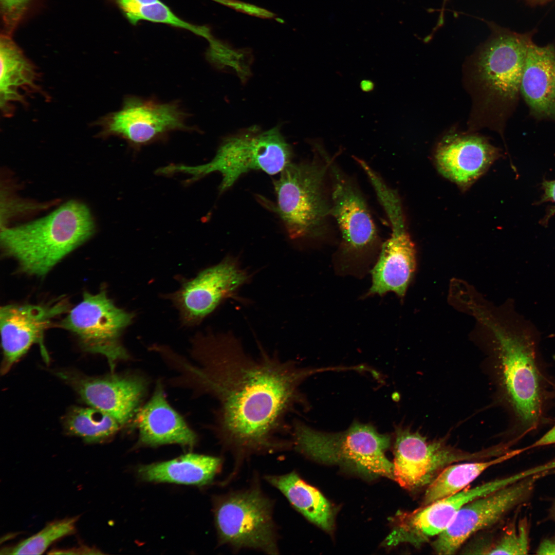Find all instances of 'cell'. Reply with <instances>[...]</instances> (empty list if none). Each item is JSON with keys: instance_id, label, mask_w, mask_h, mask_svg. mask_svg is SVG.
Returning <instances> with one entry per match:
<instances>
[{"instance_id": "6da1fadb", "label": "cell", "mask_w": 555, "mask_h": 555, "mask_svg": "<svg viewBox=\"0 0 555 555\" xmlns=\"http://www.w3.org/2000/svg\"><path fill=\"white\" fill-rule=\"evenodd\" d=\"M192 363L172 351L167 363L178 375L172 383L218 402L214 430L226 446L243 453L288 448L287 416L305 403L299 386L327 368L301 367L261 348L254 358L231 333H198L192 340Z\"/></svg>"}, {"instance_id": "7a4b0ae2", "label": "cell", "mask_w": 555, "mask_h": 555, "mask_svg": "<svg viewBox=\"0 0 555 555\" xmlns=\"http://www.w3.org/2000/svg\"><path fill=\"white\" fill-rule=\"evenodd\" d=\"M491 327L501 392L512 418L508 442L513 446L555 423L550 414L555 405V378L543 358L540 334L530 321L520 316L513 329Z\"/></svg>"}, {"instance_id": "3957f363", "label": "cell", "mask_w": 555, "mask_h": 555, "mask_svg": "<svg viewBox=\"0 0 555 555\" xmlns=\"http://www.w3.org/2000/svg\"><path fill=\"white\" fill-rule=\"evenodd\" d=\"M94 224L87 207L70 201L36 220L4 228L1 245L24 272L47 274L59 262L92 234Z\"/></svg>"}, {"instance_id": "277c9868", "label": "cell", "mask_w": 555, "mask_h": 555, "mask_svg": "<svg viewBox=\"0 0 555 555\" xmlns=\"http://www.w3.org/2000/svg\"><path fill=\"white\" fill-rule=\"evenodd\" d=\"M530 33L501 29L479 50L474 60L472 79L477 105L489 123L503 135L506 123L517 105Z\"/></svg>"}, {"instance_id": "5b68a950", "label": "cell", "mask_w": 555, "mask_h": 555, "mask_svg": "<svg viewBox=\"0 0 555 555\" xmlns=\"http://www.w3.org/2000/svg\"><path fill=\"white\" fill-rule=\"evenodd\" d=\"M291 432L295 450L314 460L340 465L369 478H393V463L385 455L391 437L371 424L357 422L343 432L328 433L297 420Z\"/></svg>"}, {"instance_id": "8992f818", "label": "cell", "mask_w": 555, "mask_h": 555, "mask_svg": "<svg viewBox=\"0 0 555 555\" xmlns=\"http://www.w3.org/2000/svg\"><path fill=\"white\" fill-rule=\"evenodd\" d=\"M292 151L280 128L262 130L253 126L226 137L209 162L197 166L170 165L164 174L183 173L196 181L213 172L221 175V193L231 188L243 174L261 170L269 175L280 174L291 162Z\"/></svg>"}, {"instance_id": "52a82bcc", "label": "cell", "mask_w": 555, "mask_h": 555, "mask_svg": "<svg viewBox=\"0 0 555 555\" xmlns=\"http://www.w3.org/2000/svg\"><path fill=\"white\" fill-rule=\"evenodd\" d=\"M320 156L322 160L316 156L291 162L274 181L275 212L292 240L316 238L326 231L331 216L326 186L328 165Z\"/></svg>"}, {"instance_id": "ba28073f", "label": "cell", "mask_w": 555, "mask_h": 555, "mask_svg": "<svg viewBox=\"0 0 555 555\" xmlns=\"http://www.w3.org/2000/svg\"><path fill=\"white\" fill-rule=\"evenodd\" d=\"M134 318L133 313L117 307L102 289L95 294L84 292L59 325L72 333L84 350L104 356L113 372L118 362L130 358L121 337Z\"/></svg>"}, {"instance_id": "9c48e42d", "label": "cell", "mask_w": 555, "mask_h": 555, "mask_svg": "<svg viewBox=\"0 0 555 555\" xmlns=\"http://www.w3.org/2000/svg\"><path fill=\"white\" fill-rule=\"evenodd\" d=\"M272 510L271 501L257 487L218 497L214 513L220 542L278 553Z\"/></svg>"}, {"instance_id": "30bf717a", "label": "cell", "mask_w": 555, "mask_h": 555, "mask_svg": "<svg viewBox=\"0 0 555 555\" xmlns=\"http://www.w3.org/2000/svg\"><path fill=\"white\" fill-rule=\"evenodd\" d=\"M551 473L545 471L525 477L465 505L433 542L435 552L455 553L473 534L497 524L528 502L538 481Z\"/></svg>"}, {"instance_id": "8fae6325", "label": "cell", "mask_w": 555, "mask_h": 555, "mask_svg": "<svg viewBox=\"0 0 555 555\" xmlns=\"http://www.w3.org/2000/svg\"><path fill=\"white\" fill-rule=\"evenodd\" d=\"M374 191L390 221L391 233L371 271L372 285L368 294L382 295L391 291L403 297L416 269L415 246L407 231L396 191L385 182L377 184Z\"/></svg>"}, {"instance_id": "7c38bea8", "label": "cell", "mask_w": 555, "mask_h": 555, "mask_svg": "<svg viewBox=\"0 0 555 555\" xmlns=\"http://www.w3.org/2000/svg\"><path fill=\"white\" fill-rule=\"evenodd\" d=\"M394 449L393 479L410 491L427 487L444 468L455 462L497 455L495 448L485 452H464L400 428L396 432Z\"/></svg>"}, {"instance_id": "4fadbf2b", "label": "cell", "mask_w": 555, "mask_h": 555, "mask_svg": "<svg viewBox=\"0 0 555 555\" xmlns=\"http://www.w3.org/2000/svg\"><path fill=\"white\" fill-rule=\"evenodd\" d=\"M251 275L238 259L227 256L219 263L184 281L180 288L167 297L178 310L182 324L198 325L224 301L236 297Z\"/></svg>"}, {"instance_id": "5bb4252c", "label": "cell", "mask_w": 555, "mask_h": 555, "mask_svg": "<svg viewBox=\"0 0 555 555\" xmlns=\"http://www.w3.org/2000/svg\"><path fill=\"white\" fill-rule=\"evenodd\" d=\"M187 117L176 102L128 96L120 110L104 117L99 124L103 136L120 137L138 149L163 138L170 132L189 130Z\"/></svg>"}, {"instance_id": "9a60e30c", "label": "cell", "mask_w": 555, "mask_h": 555, "mask_svg": "<svg viewBox=\"0 0 555 555\" xmlns=\"http://www.w3.org/2000/svg\"><path fill=\"white\" fill-rule=\"evenodd\" d=\"M514 482L512 474L472 488L467 487L411 512L398 511L392 519L393 529L384 543L391 547L403 543L419 546L443 532L465 505Z\"/></svg>"}, {"instance_id": "2e32d148", "label": "cell", "mask_w": 555, "mask_h": 555, "mask_svg": "<svg viewBox=\"0 0 555 555\" xmlns=\"http://www.w3.org/2000/svg\"><path fill=\"white\" fill-rule=\"evenodd\" d=\"M331 180V215L342 237L341 253L349 262L361 260L377 244V231L362 194L328 153L324 155Z\"/></svg>"}, {"instance_id": "e0dca14e", "label": "cell", "mask_w": 555, "mask_h": 555, "mask_svg": "<svg viewBox=\"0 0 555 555\" xmlns=\"http://www.w3.org/2000/svg\"><path fill=\"white\" fill-rule=\"evenodd\" d=\"M57 374L86 404L111 416L122 427L133 419L147 388V382L139 375L90 377L66 370Z\"/></svg>"}, {"instance_id": "ac0fdd59", "label": "cell", "mask_w": 555, "mask_h": 555, "mask_svg": "<svg viewBox=\"0 0 555 555\" xmlns=\"http://www.w3.org/2000/svg\"><path fill=\"white\" fill-rule=\"evenodd\" d=\"M69 310L66 300L47 304H8L0 309L3 358L2 374H6L37 343L57 317Z\"/></svg>"}, {"instance_id": "d6986e66", "label": "cell", "mask_w": 555, "mask_h": 555, "mask_svg": "<svg viewBox=\"0 0 555 555\" xmlns=\"http://www.w3.org/2000/svg\"><path fill=\"white\" fill-rule=\"evenodd\" d=\"M501 156L499 150L484 137L451 133L438 144L435 160L443 176L466 190Z\"/></svg>"}, {"instance_id": "ffe728a7", "label": "cell", "mask_w": 555, "mask_h": 555, "mask_svg": "<svg viewBox=\"0 0 555 555\" xmlns=\"http://www.w3.org/2000/svg\"><path fill=\"white\" fill-rule=\"evenodd\" d=\"M132 421L133 428L138 431V446L175 443L192 447L197 440L194 432L167 401L160 382L150 399L139 408Z\"/></svg>"}, {"instance_id": "44dd1931", "label": "cell", "mask_w": 555, "mask_h": 555, "mask_svg": "<svg viewBox=\"0 0 555 555\" xmlns=\"http://www.w3.org/2000/svg\"><path fill=\"white\" fill-rule=\"evenodd\" d=\"M521 95L538 120L555 122V47L539 46L533 41L526 55Z\"/></svg>"}, {"instance_id": "7402d4cb", "label": "cell", "mask_w": 555, "mask_h": 555, "mask_svg": "<svg viewBox=\"0 0 555 555\" xmlns=\"http://www.w3.org/2000/svg\"><path fill=\"white\" fill-rule=\"evenodd\" d=\"M220 466L218 457L189 453L169 461L142 466L138 473L145 481L201 486L213 479Z\"/></svg>"}, {"instance_id": "603a6c76", "label": "cell", "mask_w": 555, "mask_h": 555, "mask_svg": "<svg viewBox=\"0 0 555 555\" xmlns=\"http://www.w3.org/2000/svg\"><path fill=\"white\" fill-rule=\"evenodd\" d=\"M290 504L308 520L327 531L333 526V509L316 488L303 480L295 472L266 476Z\"/></svg>"}, {"instance_id": "cb8c5ba5", "label": "cell", "mask_w": 555, "mask_h": 555, "mask_svg": "<svg viewBox=\"0 0 555 555\" xmlns=\"http://www.w3.org/2000/svg\"><path fill=\"white\" fill-rule=\"evenodd\" d=\"M516 455L517 450H511L488 460L453 464L447 466L427 487L422 506L462 490L489 468Z\"/></svg>"}, {"instance_id": "d4e9b609", "label": "cell", "mask_w": 555, "mask_h": 555, "mask_svg": "<svg viewBox=\"0 0 555 555\" xmlns=\"http://www.w3.org/2000/svg\"><path fill=\"white\" fill-rule=\"evenodd\" d=\"M0 53L1 104L5 111L10 102L24 100L20 89L36 87L34 85L36 73L33 66L8 40L1 41Z\"/></svg>"}, {"instance_id": "484cf974", "label": "cell", "mask_w": 555, "mask_h": 555, "mask_svg": "<svg viewBox=\"0 0 555 555\" xmlns=\"http://www.w3.org/2000/svg\"><path fill=\"white\" fill-rule=\"evenodd\" d=\"M63 423L69 434L89 443L108 440L122 427L111 416L90 406L71 408L65 415Z\"/></svg>"}, {"instance_id": "4316f807", "label": "cell", "mask_w": 555, "mask_h": 555, "mask_svg": "<svg viewBox=\"0 0 555 555\" xmlns=\"http://www.w3.org/2000/svg\"><path fill=\"white\" fill-rule=\"evenodd\" d=\"M78 517L55 521L47 525L37 533L20 542L16 545L5 548L4 554H40L52 543L65 536L73 533Z\"/></svg>"}, {"instance_id": "83f0119b", "label": "cell", "mask_w": 555, "mask_h": 555, "mask_svg": "<svg viewBox=\"0 0 555 555\" xmlns=\"http://www.w3.org/2000/svg\"><path fill=\"white\" fill-rule=\"evenodd\" d=\"M209 62L217 68L230 67L244 81L250 75L251 54L245 49H235L215 38L209 42L206 53Z\"/></svg>"}, {"instance_id": "f1b7e54d", "label": "cell", "mask_w": 555, "mask_h": 555, "mask_svg": "<svg viewBox=\"0 0 555 555\" xmlns=\"http://www.w3.org/2000/svg\"><path fill=\"white\" fill-rule=\"evenodd\" d=\"M141 21L163 23L184 29L208 41L213 37L210 29L207 26H197L181 19L160 0L140 7L128 21L133 25H136Z\"/></svg>"}, {"instance_id": "f546056e", "label": "cell", "mask_w": 555, "mask_h": 555, "mask_svg": "<svg viewBox=\"0 0 555 555\" xmlns=\"http://www.w3.org/2000/svg\"><path fill=\"white\" fill-rule=\"evenodd\" d=\"M530 522L526 516L511 523L494 543L484 551L487 554H526L530 550Z\"/></svg>"}, {"instance_id": "4dcf8cb0", "label": "cell", "mask_w": 555, "mask_h": 555, "mask_svg": "<svg viewBox=\"0 0 555 555\" xmlns=\"http://www.w3.org/2000/svg\"><path fill=\"white\" fill-rule=\"evenodd\" d=\"M219 3L251 15L262 18H273L275 14L266 9L236 0H213Z\"/></svg>"}, {"instance_id": "1f68e13d", "label": "cell", "mask_w": 555, "mask_h": 555, "mask_svg": "<svg viewBox=\"0 0 555 555\" xmlns=\"http://www.w3.org/2000/svg\"><path fill=\"white\" fill-rule=\"evenodd\" d=\"M126 18L129 19L141 6L158 0H115Z\"/></svg>"}, {"instance_id": "d6a6232c", "label": "cell", "mask_w": 555, "mask_h": 555, "mask_svg": "<svg viewBox=\"0 0 555 555\" xmlns=\"http://www.w3.org/2000/svg\"><path fill=\"white\" fill-rule=\"evenodd\" d=\"M555 445V423L538 439L529 446L519 449L521 453L529 450Z\"/></svg>"}, {"instance_id": "836d02e7", "label": "cell", "mask_w": 555, "mask_h": 555, "mask_svg": "<svg viewBox=\"0 0 555 555\" xmlns=\"http://www.w3.org/2000/svg\"><path fill=\"white\" fill-rule=\"evenodd\" d=\"M29 0H1L4 12L7 16L16 17L25 8Z\"/></svg>"}, {"instance_id": "e575fe53", "label": "cell", "mask_w": 555, "mask_h": 555, "mask_svg": "<svg viewBox=\"0 0 555 555\" xmlns=\"http://www.w3.org/2000/svg\"><path fill=\"white\" fill-rule=\"evenodd\" d=\"M543 188L544 191L540 202L545 201H553L555 203V180H545L543 182ZM555 213V207L550 209L547 215L545 217L544 223L547 220Z\"/></svg>"}, {"instance_id": "d590c367", "label": "cell", "mask_w": 555, "mask_h": 555, "mask_svg": "<svg viewBox=\"0 0 555 555\" xmlns=\"http://www.w3.org/2000/svg\"><path fill=\"white\" fill-rule=\"evenodd\" d=\"M536 553L543 555H555V536L543 539L536 550Z\"/></svg>"}, {"instance_id": "8d00e7d4", "label": "cell", "mask_w": 555, "mask_h": 555, "mask_svg": "<svg viewBox=\"0 0 555 555\" xmlns=\"http://www.w3.org/2000/svg\"><path fill=\"white\" fill-rule=\"evenodd\" d=\"M360 87L363 91L368 92L374 90L375 84L370 80L364 79L360 82Z\"/></svg>"}, {"instance_id": "74e56055", "label": "cell", "mask_w": 555, "mask_h": 555, "mask_svg": "<svg viewBox=\"0 0 555 555\" xmlns=\"http://www.w3.org/2000/svg\"><path fill=\"white\" fill-rule=\"evenodd\" d=\"M549 518L555 523V499L551 504L549 509Z\"/></svg>"}, {"instance_id": "f35d334b", "label": "cell", "mask_w": 555, "mask_h": 555, "mask_svg": "<svg viewBox=\"0 0 555 555\" xmlns=\"http://www.w3.org/2000/svg\"><path fill=\"white\" fill-rule=\"evenodd\" d=\"M530 1H532V2H533L538 3H543L546 2H548L549 1H550V0H530Z\"/></svg>"}]
</instances>
